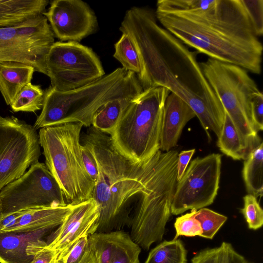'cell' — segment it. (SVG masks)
<instances>
[{
    "mask_svg": "<svg viewBox=\"0 0 263 263\" xmlns=\"http://www.w3.org/2000/svg\"><path fill=\"white\" fill-rule=\"evenodd\" d=\"M82 138V143L90 148L98 168L92 198L100 212L97 232L119 230L127 222L122 217L123 206L130 198L145 191L160 150L144 163L136 164L116 148L109 135L92 126Z\"/></svg>",
    "mask_w": 263,
    "mask_h": 263,
    "instance_id": "obj_3",
    "label": "cell"
},
{
    "mask_svg": "<svg viewBox=\"0 0 263 263\" xmlns=\"http://www.w3.org/2000/svg\"><path fill=\"white\" fill-rule=\"evenodd\" d=\"M221 165V155L219 154L192 160L176 183L171 213L177 215L213 203L219 189Z\"/></svg>",
    "mask_w": 263,
    "mask_h": 263,
    "instance_id": "obj_13",
    "label": "cell"
},
{
    "mask_svg": "<svg viewBox=\"0 0 263 263\" xmlns=\"http://www.w3.org/2000/svg\"><path fill=\"white\" fill-rule=\"evenodd\" d=\"M2 204H1V201H0V228H1V221H2Z\"/></svg>",
    "mask_w": 263,
    "mask_h": 263,
    "instance_id": "obj_38",
    "label": "cell"
},
{
    "mask_svg": "<svg viewBox=\"0 0 263 263\" xmlns=\"http://www.w3.org/2000/svg\"><path fill=\"white\" fill-rule=\"evenodd\" d=\"M99 216L98 205L93 198L72 205L62 223L46 241L49 247L57 251L58 260L79 239L97 232Z\"/></svg>",
    "mask_w": 263,
    "mask_h": 263,
    "instance_id": "obj_15",
    "label": "cell"
},
{
    "mask_svg": "<svg viewBox=\"0 0 263 263\" xmlns=\"http://www.w3.org/2000/svg\"><path fill=\"white\" fill-rule=\"evenodd\" d=\"M191 263H254L237 252L232 245L222 242L220 246L206 248L198 252L192 258Z\"/></svg>",
    "mask_w": 263,
    "mask_h": 263,
    "instance_id": "obj_25",
    "label": "cell"
},
{
    "mask_svg": "<svg viewBox=\"0 0 263 263\" xmlns=\"http://www.w3.org/2000/svg\"><path fill=\"white\" fill-rule=\"evenodd\" d=\"M155 14L198 52L261 73L263 46L241 0H159Z\"/></svg>",
    "mask_w": 263,
    "mask_h": 263,
    "instance_id": "obj_2",
    "label": "cell"
},
{
    "mask_svg": "<svg viewBox=\"0 0 263 263\" xmlns=\"http://www.w3.org/2000/svg\"><path fill=\"white\" fill-rule=\"evenodd\" d=\"M40 156L33 126L12 116L0 115V191L39 162Z\"/></svg>",
    "mask_w": 263,
    "mask_h": 263,
    "instance_id": "obj_12",
    "label": "cell"
},
{
    "mask_svg": "<svg viewBox=\"0 0 263 263\" xmlns=\"http://www.w3.org/2000/svg\"><path fill=\"white\" fill-rule=\"evenodd\" d=\"M85 236L79 239L60 260L62 263H97L93 248Z\"/></svg>",
    "mask_w": 263,
    "mask_h": 263,
    "instance_id": "obj_30",
    "label": "cell"
},
{
    "mask_svg": "<svg viewBox=\"0 0 263 263\" xmlns=\"http://www.w3.org/2000/svg\"><path fill=\"white\" fill-rule=\"evenodd\" d=\"M177 151H161L144 192L140 194L138 206L130 220L129 235L145 250L160 241L171 215L177 181Z\"/></svg>",
    "mask_w": 263,
    "mask_h": 263,
    "instance_id": "obj_7",
    "label": "cell"
},
{
    "mask_svg": "<svg viewBox=\"0 0 263 263\" xmlns=\"http://www.w3.org/2000/svg\"><path fill=\"white\" fill-rule=\"evenodd\" d=\"M46 63L51 87L59 91L80 87L105 75L95 52L77 42H54Z\"/></svg>",
    "mask_w": 263,
    "mask_h": 263,
    "instance_id": "obj_9",
    "label": "cell"
},
{
    "mask_svg": "<svg viewBox=\"0 0 263 263\" xmlns=\"http://www.w3.org/2000/svg\"><path fill=\"white\" fill-rule=\"evenodd\" d=\"M44 96L40 86L30 82L22 88L10 106L14 112H34L42 108Z\"/></svg>",
    "mask_w": 263,
    "mask_h": 263,
    "instance_id": "obj_28",
    "label": "cell"
},
{
    "mask_svg": "<svg viewBox=\"0 0 263 263\" xmlns=\"http://www.w3.org/2000/svg\"><path fill=\"white\" fill-rule=\"evenodd\" d=\"M83 125L68 122L39 130L45 165L60 185L68 204L92 198L95 183L84 167L81 151Z\"/></svg>",
    "mask_w": 263,
    "mask_h": 263,
    "instance_id": "obj_6",
    "label": "cell"
},
{
    "mask_svg": "<svg viewBox=\"0 0 263 263\" xmlns=\"http://www.w3.org/2000/svg\"><path fill=\"white\" fill-rule=\"evenodd\" d=\"M217 144L221 152L234 160L245 159L250 152L244 145L234 123L226 111Z\"/></svg>",
    "mask_w": 263,
    "mask_h": 263,
    "instance_id": "obj_24",
    "label": "cell"
},
{
    "mask_svg": "<svg viewBox=\"0 0 263 263\" xmlns=\"http://www.w3.org/2000/svg\"><path fill=\"white\" fill-rule=\"evenodd\" d=\"M195 117V112L184 100L170 93L164 105L160 149L166 152L175 147L184 127Z\"/></svg>",
    "mask_w": 263,
    "mask_h": 263,
    "instance_id": "obj_17",
    "label": "cell"
},
{
    "mask_svg": "<svg viewBox=\"0 0 263 263\" xmlns=\"http://www.w3.org/2000/svg\"><path fill=\"white\" fill-rule=\"evenodd\" d=\"M81 151L85 170L95 183L98 175V168L93 153L87 145L82 143Z\"/></svg>",
    "mask_w": 263,
    "mask_h": 263,
    "instance_id": "obj_35",
    "label": "cell"
},
{
    "mask_svg": "<svg viewBox=\"0 0 263 263\" xmlns=\"http://www.w3.org/2000/svg\"><path fill=\"white\" fill-rule=\"evenodd\" d=\"M47 0H0V27L14 26L43 14Z\"/></svg>",
    "mask_w": 263,
    "mask_h": 263,
    "instance_id": "obj_21",
    "label": "cell"
},
{
    "mask_svg": "<svg viewBox=\"0 0 263 263\" xmlns=\"http://www.w3.org/2000/svg\"><path fill=\"white\" fill-rule=\"evenodd\" d=\"M203 74L250 152L259 143L252 116V103L260 91L243 68L208 58L200 63Z\"/></svg>",
    "mask_w": 263,
    "mask_h": 263,
    "instance_id": "obj_8",
    "label": "cell"
},
{
    "mask_svg": "<svg viewBox=\"0 0 263 263\" xmlns=\"http://www.w3.org/2000/svg\"><path fill=\"white\" fill-rule=\"evenodd\" d=\"M55 263H62L61 260H58Z\"/></svg>",
    "mask_w": 263,
    "mask_h": 263,
    "instance_id": "obj_39",
    "label": "cell"
},
{
    "mask_svg": "<svg viewBox=\"0 0 263 263\" xmlns=\"http://www.w3.org/2000/svg\"><path fill=\"white\" fill-rule=\"evenodd\" d=\"M88 238L97 263H140L141 248L126 232H96Z\"/></svg>",
    "mask_w": 263,
    "mask_h": 263,
    "instance_id": "obj_16",
    "label": "cell"
},
{
    "mask_svg": "<svg viewBox=\"0 0 263 263\" xmlns=\"http://www.w3.org/2000/svg\"><path fill=\"white\" fill-rule=\"evenodd\" d=\"M252 116L257 132L263 129V95L260 92L254 98L252 103Z\"/></svg>",
    "mask_w": 263,
    "mask_h": 263,
    "instance_id": "obj_36",
    "label": "cell"
},
{
    "mask_svg": "<svg viewBox=\"0 0 263 263\" xmlns=\"http://www.w3.org/2000/svg\"><path fill=\"white\" fill-rule=\"evenodd\" d=\"M54 41L43 14L14 26L0 27V63H22L47 76L46 57Z\"/></svg>",
    "mask_w": 263,
    "mask_h": 263,
    "instance_id": "obj_11",
    "label": "cell"
},
{
    "mask_svg": "<svg viewBox=\"0 0 263 263\" xmlns=\"http://www.w3.org/2000/svg\"><path fill=\"white\" fill-rule=\"evenodd\" d=\"M34 68L15 62L0 63V92L8 105H10L22 88L30 83Z\"/></svg>",
    "mask_w": 263,
    "mask_h": 263,
    "instance_id": "obj_20",
    "label": "cell"
},
{
    "mask_svg": "<svg viewBox=\"0 0 263 263\" xmlns=\"http://www.w3.org/2000/svg\"><path fill=\"white\" fill-rule=\"evenodd\" d=\"M196 212V210L192 209L190 213L176 219L174 223L176 234L174 240L177 239L179 236H200L202 233V229L199 221L195 217Z\"/></svg>",
    "mask_w": 263,
    "mask_h": 263,
    "instance_id": "obj_32",
    "label": "cell"
},
{
    "mask_svg": "<svg viewBox=\"0 0 263 263\" xmlns=\"http://www.w3.org/2000/svg\"><path fill=\"white\" fill-rule=\"evenodd\" d=\"M134 98H120L108 101L95 113L91 125L110 136Z\"/></svg>",
    "mask_w": 263,
    "mask_h": 263,
    "instance_id": "obj_23",
    "label": "cell"
},
{
    "mask_svg": "<svg viewBox=\"0 0 263 263\" xmlns=\"http://www.w3.org/2000/svg\"><path fill=\"white\" fill-rule=\"evenodd\" d=\"M115 49L113 56L122 65V68L138 76L141 71L140 59L133 41L127 34L122 33L115 44Z\"/></svg>",
    "mask_w": 263,
    "mask_h": 263,
    "instance_id": "obj_27",
    "label": "cell"
},
{
    "mask_svg": "<svg viewBox=\"0 0 263 263\" xmlns=\"http://www.w3.org/2000/svg\"><path fill=\"white\" fill-rule=\"evenodd\" d=\"M43 15L54 35L62 41H80L93 33L98 26L95 13L81 0L53 1Z\"/></svg>",
    "mask_w": 263,
    "mask_h": 263,
    "instance_id": "obj_14",
    "label": "cell"
},
{
    "mask_svg": "<svg viewBox=\"0 0 263 263\" xmlns=\"http://www.w3.org/2000/svg\"><path fill=\"white\" fill-rule=\"evenodd\" d=\"M120 30L127 34L138 53L141 71L137 76L143 90L162 87L184 100L206 133L221 134L225 110L197 61L196 52L160 26L148 8L128 10Z\"/></svg>",
    "mask_w": 263,
    "mask_h": 263,
    "instance_id": "obj_1",
    "label": "cell"
},
{
    "mask_svg": "<svg viewBox=\"0 0 263 263\" xmlns=\"http://www.w3.org/2000/svg\"><path fill=\"white\" fill-rule=\"evenodd\" d=\"M242 177L248 194L262 196L263 192V143L252 149L243 162Z\"/></svg>",
    "mask_w": 263,
    "mask_h": 263,
    "instance_id": "obj_22",
    "label": "cell"
},
{
    "mask_svg": "<svg viewBox=\"0 0 263 263\" xmlns=\"http://www.w3.org/2000/svg\"><path fill=\"white\" fill-rule=\"evenodd\" d=\"M72 205L68 204L23 211L17 222L3 232H27L45 228H55L62 223Z\"/></svg>",
    "mask_w": 263,
    "mask_h": 263,
    "instance_id": "obj_19",
    "label": "cell"
},
{
    "mask_svg": "<svg viewBox=\"0 0 263 263\" xmlns=\"http://www.w3.org/2000/svg\"><path fill=\"white\" fill-rule=\"evenodd\" d=\"M142 91L137 76L123 68L69 91H59L50 86L44 92L42 111L33 127L37 130L68 122L89 127L95 113L105 103L134 98Z\"/></svg>",
    "mask_w": 263,
    "mask_h": 263,
    "instance_id": "obj_4",
    "label": "cell"
},
{
    "mask_svg": "<svg viewBox=\"0 0 263 263\" xmlns=\"http://www.w3.org/2000/svg\"><path fill=\"white\" fill-rule=\"evenodd\" d=\"M26 252L33 257L31 263H55L58 259L57 251L49 247L44 239L29 245Z\"/></svg>",
    "mask_w": 263,
    "mask_h": 263,
    "instance_id": "obj_33",
    "label": "cell"
},
{
    "mask_svg": "<svg viewBox=\"0 0 263 263\" xmlns=\"http://www.w3.org/2000/svg\"><path fill=\"white\" fill-rule=\"evenodd\" d=\"M186 256L180 239L164 240L151 250L144 263H186Z\"/></svg>",
    "mask_w": 263,
    "mask_h": 263,
    "instance_id": "obj_26",
    "label": "cell"
},
{
    "mask_svg": "<svg viewBox=\"0 0 263 263\" xmlns=\"http://www.w3.org/2000/svg\"><path fill=\"white\" fill-rule=\"evenodd\" d=\"M244 206L241 209L250 229L256 230L263 224V210L257 198L248 194L243 197Z\"/></svg>",
    "mask_w": 263,
    "mask_h": 263,
    "instance_id": "obj_31",
    "label": "cell"
},
{
    "mask_svg": "<svg viewBox=\"0 0 263 263\" xmlns=\"http://www.w3.org/2000/svg\"><path fill=\"white\" fill-rule=\"evenodd\" d=\"M195 149L181 151L178 155L177 163V181H178L183 175L189 162L195 153Z\"/></svg>",
    "mask_w": 263,
    "mask_h": 263,
    "instance_id": "obj_37",
    "label": "cell"
},
{
    "mask_svg": "<svg viewBox=\"0 0 263 263\" xmlns=\"http://www.w3.org/2000/svg\"><path fill=\"white\" fill-rule=\"evenodd\" d=\"M0 201L2 217L29 209L68 205L58 182L39 161L1 190Z\"/></svg>",
    "mask_w": 263,
    "mask_h": 263,
    "instance_id": "obj_10",
    "label": "cell"
},
{
    "mask_svg": "<svg viewBox=\"0 0 263 263\" xmlns=\"http://www.w3.org/2000/svg\"><path fill=\"white\" fill-rule=\"evenodd\" d=\"M251 18L256 35L263 34V1L241 0Z\"/></svg>",
    "mask_w": 263,
    "mask_h": 263,
    "instance_id": "obj_34",
    "label": "cell"
},
{
    "mask_svg": "<svg viewBox=\"0 0 263 263\" xmlns=\"http://www.w3.org/2000/svg\"><path fill=\"white\" fill-rule=\"evenodd\" d=\"M170 93L162 87L143 90L132 100L110 135L116 148L132 163L142 164L160 150L164 105Z\"/></svg>",
    "mask_w": 263,
    "mask_h": 263,
    "instance_id": "obj_5",
    "label": "cell"
},
{
    "mask_svg": "<svg viewBox=\"0 0 263 263\" xmlns=\"http://www.w3.org/2000/svg\"><path fill=\"white\" fill-rule=\"evenodd\" d=\"M195 218L201 225L200 237L212 239L227 220V217L207 208L197 211Z\"/></svg>",
    "mask_w": 263,
    "mask_h": 263,
    "instance_id": "obj_29",
    "label": "cell"
},
{
    "mask_svg": "<svg viewBox=\"0 0 263 263\" xmlns=\"http://www.w3.org/2000/svg\"><path fill=\"white\" fill-rule=\"evenodd\" d=\"M53 229L0 233V263H31L33 257L27 254V247L32 242L44 239Z\"/></svg>",
    "mask_w": 263,
    "mask_h": 263,
    "instance_id": "obj_18",
    "label": "cell"
}]
</instances>
